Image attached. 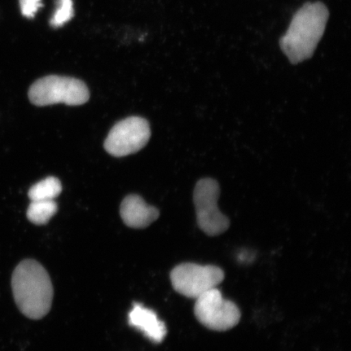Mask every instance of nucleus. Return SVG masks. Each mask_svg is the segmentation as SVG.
Here are the masks:
<instances>
[{
    "label": "nucleus",
    "mask_w": 351,
    "mask_h": 351,
    "mask_svg": "<svg viewBox=\"0 0 351 351\" xmlns=\"http://www.w3.org/2000/svg\"><path fill=\"white\" fill-rule=\"evenodd\" d=\"M219 186L216 180L203 178L197 182L194 191L197 223L208 236L222 234L229 229L230 222L218 207Z\"/></svg>",
    "instance_id": "obj_4"
},
{
    "label": "nucleus",
    "mask_w": 351,
    "mask_h": 351,
    "mask_svg": "<svg viewBox=\"0 0 351 351\" xmlns=\"http://www.w3.org/2000/svg\"><path fill=\"white\" fill-rule=\"evenodd\" d=\"M120 213L125 225L134 229L146 228L160 217L159 210L147 205L143 197L136 195L125 197Z\"/></svg>",
    "instance_id": "obj_8"
},
{
    "label": "nucleus",
    "mask_w": 351,
    "mask_h": 351,
    "mask_svg": "<svg viewBox=\"0 0 351 351\" xmlns=\"http://www.w3.org/2000/svg\"><path fill=\"white\" fill-rule=\"evenodd\" d=\"M129 324L155 343H160L167 335L165 324L158 318L155 311L142 304L134 305L129 314Z\"/></svg>",
    "instance_id": "obj_9"
},
{
    "label": "nucleus",
    "mask_w": 351,
    "mask_h": 351,
    "mask_svg": "<svg viewBox=\"0 0 351 351\" xmlns=\"http://www.w3.org/2000/svg\"><path fill=\"white\" fill-rule=\"evenodd\" d=\"M73 0H58L56 10L51 19V26L60 27L73 19Z\"/></svg>",
    "instance_id": "obj_12"
},
{
    "label": "nucleus",
    "mask_w": 351,
    "mask_h": 351,
    "mask_svg": "<svg viewBox=\"0 0 351 351\" xmlns=\"http://www.w3.org/2000/svg\"><path fill=\"white\" fill-rule=\"evenodd\" d=\"M12 287L16 304L25 317L39 319L49 313L53 287L40 263L33 260L21 262L13 271Z\"/></svg>",
    "instance_id": "obj_2"
},
{
    "label": "nucleus",
    "mask_w": 351,
    "mask_h": 351,
    "mask_svg": "<svg viewBox=\"0 0 351 351\" xmlns=\"http://www.w3.org/2000/svg\"><path fill=\"white\" fill-rule=\"evenodd\" d=\"M28 95L30 102L38 107L56 104L79 106L90 99L89 89L84 82L57 75L38 79L30 86Z\"/></svg>",
    "instance_id": "obj_3"
},
{
    "label": "nucleus",
    "mask_w": 351,
    "mask_h": 351,
    "mask_svg": "<svg viewBox=\"0 0 351 351\" xmlns=\"http://www.w3.org/2000/svg\"><path fill=\"white\" fill-rule=\"evenodd\" d=\"M170 278L173 289L180 295L196 300L210 289L217 288L225 279V273L217 266L184 263L174 267Z\"/></svg>",
    "instance_id": "obj_5"
},
{
    "label": "nucleus",
    "mask_w": 351,
    "mask_h": 351,
    "mask_svg": "<svg viewBox=\"0 0 351 351\" xmlns=\"http://www.w3.org/2000/svg\"><path fill=\"white\" fill-rule=\"evenodd\" d=\"M62 191L58 178L49 177L42 180L29 189L28 195L32 201L54 200Z\"/></svg>",
    "instance_id": "obj_11"
},
{
    "label": "nucleus",
    "mask_w": 351,
    "mask_h": 351,
    "mask_svg": "<svg viewBox=\"0 0 351 351\" xmlns=\"http://www.w3.org/2000/svg\"><path fill=\"white\" fill-rule=\"evenodd\" d=\"M195 300V317L210 330H230L240 322L241 313L238 306L223 298L217 288L210 289Z\"/></svg>",
    "instance_id": "obj_6"
},
{
    "label": "nucleus",
    "mask_w": 351,
    "mask_h": 351,
    "mask_svg": "<svg viewBox=\"0 0 351 351\" xmlns=\"http://www.w3.org/2000/svg\"><path fill=\"white\" fill-rule=\"evenodd\" d=\"M329 11L322 2H307L293 15L280 39V47L289 62L297 64L313 56L326 28Z\"/></svg>",
    "instance_id": "obj_1"
},
{
    "label": "nucleus",
    "mask_w": 351,
    "mask_h": 351,
    "mask_svg": "<svg viewBox=\"0 0 351 351\" xmlns=\"http://www.w3.org/2000/svg\"><path fill=\"white\" fill-rule=\"evenodd\" d=\"M58 210L54 200L32 201L27 210V218L30 222L37 226L45 225Z\"/></svg>",
    "instance_id": "obj_10"
},
{
    "label": "nucleus",
    "mask_w": 351,
    "mask_h": 351,
    "mask_svg": "<svg viewBox=\"0 0 351 351\" xmlns=\"http://www.w3.org/2000/svg\"><path fill=\"white\" fill-rule=\"evenodd\" d=\"M22 15L32 19L39 8L43 7L42 0H20Z\"/></svg>",
    "instance_id": "obj_13"
},
{
    "label": "nucleus",
    "mask_w": 351,
    "mask_h": 351,
    "mask_svg": "<svg viewBox=\"0 0 351 351\" xmlns=\"http://www.w3.org/2000/svg\"><path fill=\"white\" fill-rule=\"evenodd\" d=\"M150 138L148 121L142 117H131L112 127L105 140L104 148L113 156H126L141 150Z\"/></svg>",
    "instance_id": "obj_7"
}]
</instances>
